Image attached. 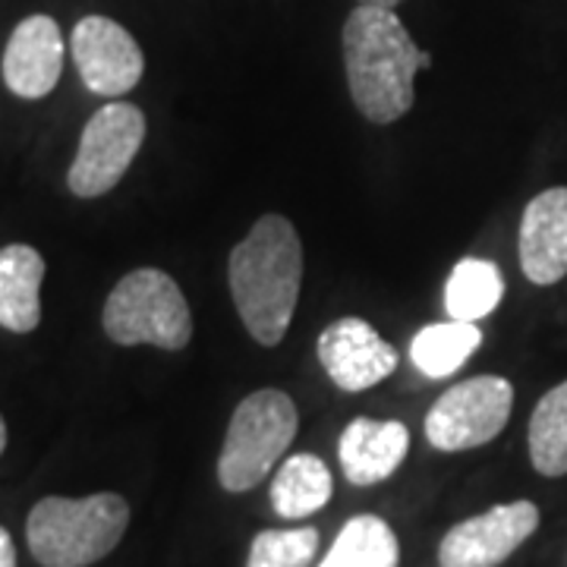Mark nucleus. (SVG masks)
I'll use <instances>...</instances> for the list:
<instances>
[{"label":"nucleus","mask_w":567,"mask_h":567,"mask_svg":"<svg viewBox=\"0 0 567 567\" xmlns=\"http://www.w3.org/2000/svg\"><path fill=\"white\" fill-rule=\"evenodd\" d=\"M334 492L331 470L316 454H293L271 480V507L284 520H300L328 505Z\"/></svg>","instance_id":"2eb2a0df"},{"label":"nucleus","mask_w":567,"mask_h":567,"mask_svg":"<svg viewBox=\"0 0 567 567\" xmlns=\"http://www.w3.org/2000/svg\"><path fill=\"white\" fill-rule=\"evenodd\" d=\"M3 447H7V423H3V416H0V454H3Z\"/></svg>","instance_id":"5701e85b"},{"label":"nucleus","mask_w":567,"mask_h":567,"mask_svg":"<svg viewBox=\"0 0 567 567\" xmlns=\"http://www.w3.org/2000/svg\"><path fill=\"white\" fill-rule=\"evenodd\" d=\"M130 527V505L117 492L85 498L48 495L25 520V539L41 567H89L111 555Z\"/></svg>","instance_id":"7ed1b4c3"},{"label":"nucleus","mask_w":567,"mask_h":567,"mask_svg":"<svg viewBox=\"0 0 567 567\" xmlns=\"http://www.w3.org/2000/svg\"><path fill=\"white\" fill-rule=\"evenodd\" d=\"M145 140V114L136 104L111 102L95 111L82 130L76 162L70 164V193L80 199H99L114 189L140 155Z\"/></svg>","instance_id":"423d86ee"},{"label":"nucleus","mask_w":567,"mask_h":567,"mask_svg":"<svg viewBox=\"0 0 567 567\" xmlns=\"http://www.w3.org/2000/svg\"><path fill=\"white\" fill-rule=\"evenodd\" d=\"M360 7H379V10H394L398 3H404V0H357Z\"/></svg>","instance_id":"4be33fe9"},{"label":"nucleus","mask_w":567,"mask_h":567,"mask_svg":"<svg viewBox=\"0 0 567 567\" xmlns=\"http://www.w3.org/2000/svg\"><path fill=\"white\" fill-rule=\"evenodd\" d=\"M341 44L357 111L379 126L401 121L413 107V80L432 66V54L416 48L394 10L360 3L347 17Z\"/></svg>","instance_id":"f03ea898"},{"label":"nucleus","mask_w":567,"mask_h":567,"mask_svg":"<svg viewBox=\"0 0 567 567\" xmlns=\"http://www.w3.org/2000/svg\"><path fill=\"white\" fill-rule=\"evenodd\" d=\"M398 350L357 316L331 322L319 338V363L341 391H369L398 369Z\"/></svg>","instance_id":"9d476101"},{"label":"nucleus","mask_w":567,"mask_h":567,"mask_svg":"<svg viewBox=\"0 0 567 567\" xmlns=\"http://www.w3.org/2000/svg\"><path fill=\"white\" fill-rule=\"evenodd\" d=\"M529 461L543 476L567 473V382L546 391L529 416Z\"/></svg>","instance_id":"6ab92c4d"},{"label":"nucleus","mask_w":567,"mask_h":567,"mask_svg":"<svg viewBox=\"0 0 567 567\" xmlns=\"http://www.w3.org/2000/svg\"><path fill=\"white\" fill-rule=\"evenodd\" d=\"M406 451H410V432L404 423L398 420L379 423L360 416L344 429L338 457L353 486H375L394 476V470L404 464Z\"/></svg>","instance_id":"ddd939ff"},{"label":"nucleus","mask_w":567,"mask_h":567,"mask_svg":"<svg viewBox=\"0 0 567 567\" xmlns=\"http://www.w3.org/2000/svg\"><path fill=\"white\" fill-rule=\"evenodd\" d=\"M0 567H17V546L3 527H0Z\"/></svg>","instance_id":"412c9836"},{"label":"nucleus","mask_w":567,"mask_h":567,"mask_svg":"<svg viewBox=\"0 0 567 567\" xmlns=\"http://www.w3.org/2000/svg\"><path fill=\"white\" fill-rule=\"evenodd\" d=\"M70 51L85 89L104 99H117L136 89L145 73L136 39L107 17H82L70 35Z\"/></svg>","instance_id":"1a4fd4ad"},{"label":"nucleus","mask_w":567,"mask_h":567,"mask_svg":"<svg viewBox=\"0 0 567 567\" xmlns=\"http://www.w3.org/2000/svg\"><path fill=\"white\" fill-rule=\"evenodd\" d=\"M539 529V507L533 502L488 507L451 527L439 546L442 567H498Z\"/></svg>","instance_id":"6e6552de"},{"label":"nucleus","mask_w":567,"mask_h":567,"mask_svg":"<svg viewBox=\"0 0 567 567\" xmlns=\"http://www.w3.org/2000/svg\"><path fill=\"white\" fill-rule=\"evenodd\" d=\"M297 425V404L284 391L262 388L249 394L227 425L218 457V483L227 492H249L259 486L290 447Z\"/></svg>","instance_id":"39448f33"},{"label":"nucleus","mask_w":567,"mask_h":567,"mask_svg":"<svg viewBox=\"0 0 567 567\" xmlns=\"http://www.w3.org/2000/svg\"><path fill=\"white\" fill-rule=\"evenodd\" d=\"M104 331L114 344H152L183 350L193 338V316L181 284L158 268H136L111 290L104 303Z\"/></svg>","instance_id":"20e7f679"},{"label":"nucleus","mask_w":567,"mask_h":567,"mask_svg":"<svg viewBox=\"0 0 567 567\" xmlns=\"http://www.w3.org/2000/svg\"><path fill=\"white\" fill-rule=\"evenodd\" d=\"M505 297V278L488 259H464L454 265L445 284V309L454 322H480Z\"/></svg>","instance_id":"f3484780"},{"label":"nucleus","mask_w":567,"mask_h":567,"mask_svg":"<svg viewBox=\"0 0 567 567\" xmlns=\"http://www.w3.org/2000/svg\"><path fill=\"white\" fill-rule=\"evenodd\" d=\"M480 344H483V331L476 328V322L451 319L423 328L410 344V360L429 379H447L480 350Z\"/></svg>","instance_id":"dca6fc26"},{"label":"nucleus","mask_w":567,"mask_h":567,"mask_svg":"<svg viewBox=\"0 0 567 567\" xmlns=\"http://www.w3.org/2000/svg\"><path fill=\"white\" fill-rule=\"evenodd\" d=\"M520 268L527 281L548 287L567 275V186H551L520 218Z\"/></svg>","instance_id":"f8f14e48"},{"label":"nucleus","mask_w":567,"mask_h":567,"mask_svg":"<svg viewBox=\"0 0 567 567\" xmlns=\"http://www.w3.org/2000/svg\"><path fill=\"white\" fill-rule=\"evenodd\" d=\"M63 73V35L61 25L35 13L22 20L3 51V82L20 99H44L54 92Z\"/></svg>","instance_id":"9b49d317"},{"label":"nucleus","mask_w":567,"mask_h":567,"mask_svg":"<svg viewBox=\"0 0 567 567\" xmlns=\"http://www.w3.org/2000/svg\"><path fill=\"white\" fill-rule=\"evenodd\" d=\"M401 546L394 529L375 514L350 517L319 567H398Z\"/></svg>","instance_id":"a211bd4d"},{"label":"nucleus","mask_w":567,"mask_h":567,"mask_svg":"<svg viewBox=\"0 0 567 567\" xmlns=\"http://www.w3.org/2000/svg\"><path fill=\"white\" fill-rule=\"evenodd\" d=\"M44 259L39 249L13 244L0 249V328L29 334L41 322Z\"/></svg>","instance_id":"4468645a"},{"label":"nucleus","mask_w":567,"mask_h":567,"mask_svg":"<svg viewBox=\"0 0 567 567\" xmlns=\"http://www.w3.org/2000/svg\"><path fill=\"white\" fill-rule=\"evenodd\" d=\"M514 385L502 375H476L447 388L425 416V439L439 451L488 445L511 420Z\"/></svg>","instance_id":"0eeeda50"},{"label":"nucleus","mask_w":567,"mask_h":567,"mask_svg":"<svg viewBox=\"0 0 567 567\" xmlns=\"http://www.w3.org/2000/svg\"><path fill=\"white\" fill-rule=\"evenodd\" d=\"M230 293L246 331L262 347L281 344L303 284V244L284 215L252 224L227 262Z\"/></svg>","instance_id":"f257e3e1"},{"label":"nucleus","mask_w":567,"mask_h":567,"mask_svg":"<svg viewBox=\"0 0 567 567\" xmlns=\"http://www.w3.org/2000/svg\"><path fill=\"white\" fill-rule=\"evenodd\" d=\"M319 551V529H262L252 546L246 567H309Z\"/></svg>","instance_id":"aec40b11"}]
</instances>
